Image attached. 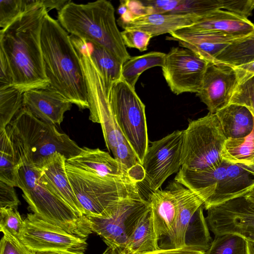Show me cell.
Masks as SVG:
<instances>
[{
    "label": "cell",
    "mask_w": 254,
    "mask_h": 254,
    "mask_svg": "<svg viewBox=\"0 0 254 254\" xmlns=\"http://www.w3.org/2000/svg\"><path fill=\"white\" fill-rule=\"evenodd\" d=\"M166 55L160 52H150L142 55L130 57L123 64L122 79L135 88L138 78L143 72L155 66L162 67Z\"/></svg>",
    "instance_id": "83f0119b"
},
{
    "label": "cell",
    "mask_w": 254,
    "mask_h": 254,
    "mask_svg": "<svg viewBox=\"0 0 254 254\" xmlns=\"http://www.w3.org/2000/svg\"><path fill=\"white\" fill-rule=\"evenodd\" d=\"M253 4H254V0H253Z\"/></svg>",
    "instance_id": "816d5d0a"
},
{
    "label": "cell",
    "mask_w": 254,
    "mask_h": 254,
    "mask_svg": "<svg viewBox=\"0 0 254 254\" xmlns=\"http://www.w3.org/2000/svg\"><path fill=\"white\" fill-rule=\"evenodd\" d=\"M200 18L191 14H153L136 18L119 26L124 29L146 32L153 37L190 26Z\"/></svg>",
    "instance_id": "603a6c76"
},
{
    "label": "cell",
    "mask_w": 254,
    "mask_h": 254,
    "mask_svg": "<svg viewBox=\"0 0 254 254\" xmlns=\"http://www.w3.org/2000/svg\"><path fill=\"white\" fill-rule=\"evenodd\" d=\"M47 13L42 0H35L10 25L0 31V50L10 66L13 86L22 93L50 85L41 47V32Z\"/></svg>",
    "instance_id": "6da1fadb"
},
{
    "label": "cell",
    "mask_w": 254,
    "mask_h": 254,
    "mask_svg": "<svg viewBox=\"0 0 254 254\" xmlns=\"http://www.w3.org/2000/svg\"><path fill=\"white\" fill-rule=\"evenodd\" d=\"M65 162L74 168L101 177L133 179L138 183L144 180L127 170L108 153L99 148L84 147L79 154L66 160Z\"/></svg>",
    "instance_id": "ac0fdd59"
},
{
    "label": "cell",
    "mask_w": 254,
    "mask_h": 254,
    "mask_svg": "<svg viewBox=\"0 0 254 254\" xmlns=\"http://www.w3.org/2000/svg\"><path fill=\"white\" fill-rule=\"evenodd\" d=\"M58 21L70 35L103 47L123 64L130 58L110 1L98 0L79 4L70 0L58 11Z\"/></svg>",
    "instance_id": "277c9868"
},
{
    "label": "cell",
    "mask_w": 254,
    "mask_h": 254,
    "mask_svg": "<svg viewBox=\"0 0 254 254\" xmlns=\"http://www.w3.org/2000/svg\"><path fill=\"white\" fill-rule=\"evenodd\" d=\"M215 114L226 139L244 137L253 129L254 117L244 106L229 104Z\"/></svg>",
    "instance_id": "d4e9b609"
},
{
    "label": "cell",
    "mask_w": 254,
    "mask_h": 254,
    "mask_svg": "<svg viewBox=\"0 0 254 254\" xmlns=\"http://www.w3.org/2000/svg\"><path fill=\"white\" fill-rule=\"evenodd\" d=\"M203 205L201 206L193 216L187 229V237L189 238L188 246L194 247L206 252L213 240L210 236L209 227L203 212Z\"/></svg>",
    "instance_id": "1f68e13d"
},
{
    "label": "cell",
    "mask_w": 254,
    "mask_h": 254,
    "mask_svg": "<svg viewBox=\"0 0 254 254\" xmlns=\"http://www.w3.org/2000/svg\"><path fill=\"white\" fill-rule=\"evenodd\" d=\"M209 63L189 49L173 47L166 55L163 75L174 94L197 93Z\"/></svg>",
    "instance_id": "7c38bea8"
},
{
    "label": "cell",
    "mask_w": 254,
    "mask_h": 254,
    "mask_svg": "<svg viewBox=\"0 0 254 254\" xmlns=\"http://www.w3.org/2000/svg\"><path fill=\"white\" fill-rule=\"evenodd\" d=\"M222 9L248 18L254 9L253 0H220Z\"/></svg>",
    "instance_id": "b9f144b4"
},
{
    "label": "cell",
    "mask_w": 254,
    "mask_h": 254,
    "mask_svg": "<svg viewBox=\"0 0 254 254\" xmlns=\"http://www.w3.org/2000/svg\"><path fill=\"white\" fill-rule=\"evenodd\" d=\"M170 35L167 39L177 41L181 47L213 63L220 53L236 40L228 34L216 31L187 32L178 30Z\"/></svg>",
    "instance_id": "ffe728a7"
},
{
    "label": "cell",
    "mask_w": 254,
    "mask_h": 254,
    "mask_svg": "<svg viewBox=\"0 0 254 254\" xmlns=\"http://www.w3.org/2000/svg\"><path fill=\"white\" fill-rule=\"evenodd\" d=\"M24 221L25 226L20 241L28 249L84 254L87 247L86 239L72 235L33 213L27 214Z\"/></svg>",
    "instance_id": "8fae6325"
},
{
    "label": "cell",
    "mask_w": 254,
    "mask_h": 254,
    "mask_svg": "<svg viewBox=\"0 0 254 254\" xmlns=\"http://www.w3.org/2000/svg\"><path fill=\"white\" fill-rule=\"evenodd\" d=\"M183 130H176L149 144L142 166L150 190H159L182 167Z\"/></svg>",
    "instance_id": "30bf717a"
},
{
    "label": "cell",
    "mask_w": 254,
    "mask_h": 254,
    "mask_svg": "<svg viewBox=\"0 0 254 254\" xmlns=\"http://www.w3.org/2000/svg\"><path fill=\"white\" fill-rule=\"evenodd\" d=\"M66 173L86 216L106 217L127 199L140 193L133 179L104 178L65 162Z\"/></svg>",
    "instance_id": "8992f818"
},
{
    "label": "cell",
    "mask_w": 254,
    "mask_h": 254,
    "mask_svg": "<svg viewBox=\"0 0 254 254\" xmlns=\"http://www.w3.org/2000/svg\"><path fill=\"white\" fill-rule=\"evenodd\" d=\"M233 67L237 75L238 84L254 76V60Z\"/></svg>",
    "instance_id": "bcb514c9"
},
{
    "label": "cell",
    "mask_w": 254,
    "mask_h": 254,
    "mask_svg": "<svg viewBox=\"0 0 254 254\" xmlns=\"http://www.w3.org/2000/svg\"><path fill=\"white\" fill-rule=\"evenodd\" d=\"M238 84L233 67L209 62L196 95L207 106L209 113L215 114L230 104Z\"/></svg>",
    "instance_id": "9a60e30c"
},
{
    "label": "cell",
    "mask_w": 254,
    "mask_h": 254,
    "mask_svg": "<svg viewBox=\"0 0 254 254\" xmlns=\"http://www.w3.org/2000/svg\"><path fill=\"white\" fill-rule=\"evenodd\" d=\"M35 0H0V27L4 29L32 5Z\"/></svg>",
    "instance_id": "8d00e7d4"
},
{
    "label": "cell",
    "mask_w": 254,
    "mask_h": 254,
    "mask_svg": "<svg viewBox=\"0 0 254 254\" xmlns=\"http://www.w3.org/2000/svg\"><path fill=\"white\" fill-rule=\"evenodd\" d=\"M206 252L194 247L187 246L180 248H160L142 254H205Z\"/></svg>",
    "instance_id": "f6af8a7d"
},
{
    "label": "cell",
    "mask_w": 254,
    "mask_h": 254,
    "mask_svg": "<svg viewBox=\"0 0 254 254\" xmlns=\"http://www.w3.org/2000/svg\"><path fill=\"white\" fill-rule=\"evenodd\" d=\"M126 46L135 48L140 52L145 51L152 35L146 32L134 29H124L121 32Z\"/></svg>",
    "instance_id": "ab89813d"
},
{
    "label": "cell",
    "mask_w": 254,
    "mask_h": 254,
    "mask_svg": "<svg viewBox=\"0 0 254 254\" xmlns=\"http://www.w3.org/2000/svg\"><path fill=\"white\" fill-rule=\"evenodd\" d=\"M86 41L91 60L100 72L107 91L110 95L113 85L122 79L123 64L103 47Z\"/></svg>",
    "instance_id": "4316f807"
},
{
    "label": "cell",
    "mask_w": 254,
    "mask_h": 254,
    "mask_svg": "<svg viewBox=\"0 0 254 254\" xmlns=\"http://www.w3.org/2000/svg\"><path fill=\"white\" fill-rule=\"evenodd\" d=\"M247 254H254V242L247 241Z\"/></svg>",
    "instance_id": "681fc988"
},
{
    "label": "cell",
    "mask_w": 254,
    "mask_h": 254,
    "mask_svg": "<svg viewBox=\"0 0 254 254\" xmlns=\"http://www.w3.org/2000/svg\"><path fill=\"white\" fill-rule=\"evenodd\" d=\"M244 197L247 201L254 205V189L247 193Z\"/></svg>",
    "instance_id": "c3c4849f"
},
{
    "label": "cell",
    "mask_w": 254,
    "mask_h": 254,
    "mask_svg": "<svg viewBox=\"0 0 254 254\" xmlns=\"http://www.w3.org/2000/svg\"><path fill=\"white\" fill-rule=\"evenodd\" d=\"M14 188L0 181V208L17 209L20 202Z\"/></svg>",
    "instance_id": "7bdbcfd3"
},
{
    "label": "cell",
    "mask_w": 254,
    "mask_h": 254,
    "mask_svg": "<svg viewBox=\"0 0 254 254\" xmlns=\"http://www.w3.org/2000/svg\"><path fill=\"white\" fill-rule=\"evenodd\" d=\"M0 90L13 86V78L8 61L3 52L0 50Z\"/></svg>",
    "instance_id": "ee69618b"
},
{
    "label": "cell",
    "mask_w": 254,
    "mask_h": 254,
    "mask_svg": "<svg viewBox=\"0 0 254 254\" xmlns=\"http://www.w3.org/2000/svg\"><path fill=\"white\" fill-rule=\"evenodd\" d=\"M141 1L145 7L146 15L168 13L176 8L180 0H147Z\"/></svg>",
    "instance_id": "60d3db41"
},
{
    "label": "cell",
    "mask_w": 254,
    "mask_h": 254,
    "mask_svg": "<svg viewBox=\"0 0 254 254\" xmlns=\"http://www.w3.org/2000/svg\"><path fill=\"white\" fill-rule=\"evenodd\" d=\"M0 231L21 241L25 224L16 209L0 208Z\"/></svg>",
    "instance_id": "d590c367"
},
{
    "label": "cell",
    "mask_w": 254,
    "mask_h": 254,
    "mask_svg": "<svg viewBox=\"0 0 254 254\" xmlns=\"http://www.w3.org/2000/svg\"><path fill=\"white\" fill-rule=\"evenodd\" d=\"M206 210V220L215 237L233 234L254 242V205L244 196Z\"/></svg>",
    "instance_id": "5bb4252c"
},
{
    "label": "cell",
    "mask_w": 254,
    "mask_h": 254,
    "mask_svg": "<svg viewBox=\"0 0 254 254\" xmlns=\"http://www.w3.org/2000/svg\"><path fill=\"white\" fill-rule=\"evenodd\" d=\"M175 197L177 214L173 231L168 238V248H180L188 246L186 236L189 225L196 211L204 200L199 195L174 180L169 185Z\"/></svg>",
    "instance_id": "d6986e66"
},
{
    "label": "cell",
    "mask_w": 254,
    "mask_h": 254,
    "mask_svg": "<svg viewBox=\"0 0 254 254\" xmlns=\"http://www.w3.org/2000/svg\"><path fill=\"white\" fill-rule=\"evenodd\" d=\"M222 159L234 164L254 165V126L247 136L226 140L222 149Z\"/></svg>",
    "instance_id": "f546056e"
},
{
    "label": "cell",
    "mask_w": 254,
    "mask_h": 254,
    "mask_svg": "<svg viewBox=\"0 0 254 254\" xmlns=\"http://www.w3.org/2000/svg\"><path fill=\"white\" fill-rule=\"evenodd\" d=\"M254 60V31L249 36L235 40L216 58L214 63L232 67Z\"/></svg>",
    "instance_id": "f1b7e54d"
},
{
    "label": "cell",
    "mask_w": 254,
    "mask_h": 254,
    "mask_svg": "<svg viewBox=\"0 0 254 254\" xmlns=\"http://www.w3.org/2000/svg\"><path fill=\"white\" fill-rule=\"evenodd\" d=\"M220 9H222L220 0H180L176 8L168 13L202 17Z\"/></svg>",
    "instance_id": "e575fe53"
},
{
    "label": "cell",
    "mask_w": 254,
    "mask_h": 254,
    "mask_svg": "<svg viewBox=\"0 0 254 254\" xmlns=\"http://www.w3.org/2000/svg\"><path fill=\"white\" fill-rule=\"evenodd\" d=\"M5 129L17 162L24 161L39 168L55 153L67 160L82 150L67 134L60 132L55 126L40 120L23 106Z\"/></svg>",
    "instance_id": "3957f363"
},
{
    "label": "cell",
    "mask_w": 254,
    "mask_h": 254,
    "mask_svg": "<svg viewBox=\"0 0 254 254\" xmlns=\"http://www.w3.org/2000/svg\"><path fill=\"white\" fill-rule=\"evenodd\" d=\"M187 32H220L236 39L254 31V23L248 18L224 9H218L199 18L193 25L180 29Z\"/></svg>",
    "instance_id": "44dd1931"
},
{
    "label": "cell",
    "mask_w": 254,
    "mask_h": 254,
    "mask_svg": "<svg viewBox=\"0 0 254 254\" xmlns=\"http://www.w3.org/2000/svg\"><path fill=\"white\" fill-rule=\"evenodd\" d=\"M230 104L246 107L254 117V76L238 84Z\"/></svg>",
    "instance_id": "f35d334b"
},
{
    "label": "cell",
    "mask_w": 254,
    "mask_h": 254,
    "mask_svg": "<svg viewBox=\"0 0 254 254\" xmlns=\"http://www.w3.org/2000/svg\"><path fill=\"white\" fill-rule=\"evenodd\" d=\"M254 189V177L244 165L224 160L213 194L203 204L205 210L237 198L243 197Z\"/></svg>",
    "instance_id": "2e32d148"
},
{
    "label": "cell",
    "mask_w": 254,
    "mask_h": 254,
    "mask_svg": "<svg viewBox=\"0 0 254 254\" xmlns=\"http://www.w3.org/2000/svg\"><path fill=\"white\" fill-rule=\"evenodd\" d=\"M23 93L14 86L0 90V130L6 128L23 107Z\"/></svg>",
    "instance_id": "d6a6232c"
},
{
    "label": "cell",
    "mask_w": 254,
    "mask_h": 254,
    "mask_svg": "<svg viewBox=\"0 0 254 254\" xmlns=\"http://www.w3.org/2000/svg\"><path fill=\"white\" fill-rule=\"evenodd\" d=\"M158 242L154 231L150 208L117 254H142L157 250L161 248Z\"/></svg>",
    "instance_id": "484cf974"
},
{
    "label": "cell",
    "mask_w": 254,
    "mask_h": 254,
    "mask_svg": "<svg viewBox=\"0 0 254 254\" xmlns=\"http://www.w3.org/2000/svg\"><path fill=\"white\" fill-rule=\"evenodd\" d=\"M16 187L29 208L41 219L69 233L86 239L93 231L86 216L78 215L40 177V168L24 161L17 162Z\"/></svg>",
    "instance_id": "5b68a950"
},
{
    "label": "cell",
    "mask_w": 254,
    "mask_h": 254,
    "mask_svg": "<svg viewBox=\"0 0 254 254\" xmlns=\"http://www.w3.org/2000/svg\"><path fill=\"white\" fill-rule=\"evenodd\" d=\"M0 254H78L65 252L31 251L19 240L6 233H3L0 240Z\"/></svg>",
    "instance_id": "74e56055"
},
{
    "label": "cell",
    "mask_w": 254,
    "mask_h": 254,
    "mask_svg": "<svg viewBox=\"0 0 254 254\" xmlns=\"http://www.w3.org/2000/svg\"><path fill=\"white\" fill-rule=\"evenodd\" d=\"M70 1L67 0H42L43 4L48 11L52 9H56L59 11Z\"/></svg>",
    "instance_id": "7dc6e473"
},
{
    "label": "cell",
    "mask_w": 254,
    "mask_h": 254,
    "mask_svg": "<svg viewBox=\"0 0 254 254\" xmlns=\"http://www.w3.org/2000/svg\"><path fill=\"white\" fill-rule=\"evenodd\" d=\"M247 241L233 234L215 237L205 254H247Z\"/></svg>",
    "instance_id": "836d02e7"
},
{
    "label": "cell",
    "mask_w": 254,
    "mask_h": 254,
    "mask_svg": "<svg viewBox=\"0 0 254 254\" xmlns=\"http://www.w3.org/2000/svg\"><path fill=\"white\" fill-rule=\"evenodd\" d=\"M70 37L79 56L85 78L89 120L99 124L103 130H109L115 127L117 122L103 78L91 60L86 41L74 36L70 35Z\"/></svg>",
    "instance_id": "4fadbf2b"
},
{
    "label": "cell",
    "mask_w": 254,
    "mask_h": 254,
    "mask_svg": "<svg viewBox=\"0 0 254 254\" xmlns=\"http://www.w3.org/2000/svg\"><path fill=\"white\" fill-rule=\"evenodd\" d=\"M245 168L254 177V165L250 166L244 165Z\"/></svg>",
    "instance_id": "f907efd6"
},
{
    "label": "cell",
    "mask_w": 254,
    "mask_h": 254,
    "mask_svg": "<svg viewBox=\"0 0 254 254\" xmlns=\"http://www.w3.org/2000/svg\"><path fill=\"white\" fill-rule=\"evenodd\" d=\"M110 103L122 132L142 165L149 146L145 105L135 88L122 79L113 85Z\"/></svg>",
    "instance_id": "ba28073f"
},
{
    "label": "cell",
    "mask_w": 254,
    "mask_h": 254,
    "mask_svg": "<svg viewBox=\"0 0 254 254\" xmlns=\"http://www.w3.org/2000/svg\"><path fill=\"white\" fill-rule=\"evenodd\" d=\"M65 161V158L58 153L49 157L40 168V177L78 215L86 216L68 179Z\"/></svg>",
    "instance_id": "7402d4cb"
},
{
    "label": "cell",
    "mask_w": 254,
    "mask_h": 254,
    "mask_svg": "<svg viewBox=\"0 0 254 254\" xmlns=\"http://www.w3.org/2000/svg\"><path fill=\"white\" fill-rule=\"evenodd\" d=\"M149 201L154 232L158 241L168 238L174 228L177 202L170 190H157L149 194Z\"/></svg>",
    "instance_id": "cb8c5ba5"
},
{
    "label": "cell",
    "mask_w": 254,
    "mask_h": 254,
    "mask_svg": "<svg viewBox=\"0 0 254 254\" xmlns=\"http://www.w3.org/2000/svg\"><path fill=\"white\" fill-rule=\"evenodd\" d=\"M150 208L148 200L139 193L126 199L108 217L86 216L93 232L99 235L107 246L103 254H117Z\"/></svg>",
    "instance_id": "9c48e42d"
},
{
    "label": "cell",
    "mask_w": 254,
    "mask_h": 254,
    "mask_svg": "<svg viewBox=\"0 0 254 254\" xmlns=\"http://www.w3.org/2000/svg\"><path fill=\"white\" fill-rule=\"evenodd\" d=\"M226 140L216 114L190 121L184 130L181 168L200 171L219 166Z\"/></svg>",
    "instance_id": "52a82bcc"
},
{
    "label": "cell",
    "mask_w": 254,
    "mask_h": 254,
    "mask_svg": "<svg viewBox=\"0 0 254 254\" xmlns=\"http://www.w3.org/2000/svg\"><path fill=\"white\" fill-rule=\"evenodd\" d=\"M0 181L16 187L17 158L5 128L0 130Z\"/></svg>",
    "instance_id": "4dcf8cb0"
},
{
    "label": "cell",
    "mask_w": 254,
    "mask_h": 254,
    "mask_svg": "<svg viewBox=\"0 0 254 254\" xmlns=\"http://www.w3.org/2000/svg\"><path fill=\"white\" fill-rule=\"evenodd\" d=\"M72 104L50 86L23 93V106L40 120L54 126L62 123Z\"/></svg>",
    "instance_id": "e0dca14e"
},
{
    "label": "cell",
    "mask_w": 254,
    "mask_h": 254,
    "mask_svg": "<svg viewBox=\"0 0 254 254\" xmlns=\"http://www.w3.org/2000/svg\"><path fill=\"white\" fill-rule=\"evenodd\" d=\"M41 47L50 87L80 109H89L83 70L70 36L48 13L43 24Z\"/></svg>",
    "instance_id": "7a4b0ae2"
}]
</instances>
